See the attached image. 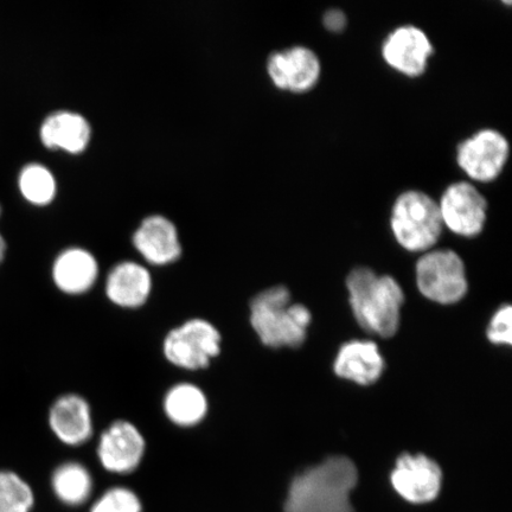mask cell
Returning <instances> with one entry per match:
<instances>
[{"label":"cell","instance_id":"obj_1","mask_svg":"<svg viewBox=\"0 0 512 512\" xmlns=\"http://www.w3.org/2000/svg\"><path fill=\"white\" fill-rule=\"evenodd\" d=\"M358 472L347 457H330L293 478L285 512H355L350 495Z\"/></svg>","mask_w":512,"mask_h":512},{"label":"cell","instance_id":"obj_2","mask_svg":"<svg viewBox=\"0 0 512 512\" xmlns=\"http://www.w3.org/2000/svg\"><path fill=\"white\" fill-rule=\"evenodd\" d=\"M350 304L364 330L384 338L398 331L403 291L389 275H377L369 268H356L349 274Z\"/></svg>","mask_w":512,"mask_h":512},{"label":"cell","instance_id":"obj_3","mask_svg":"<svg viewBox=\"0 0 512 512\" xmlns=\"http://www.w3.org/2000/svg\"><path fill=\"white\" fill-rule=\"evenodd\" d=\"M310 323L311 312L304 305L292 304L284 286L268 288L252 300L251 324L266 347H299Z\"/></svg>","mask_w":512,"mask_h":512},{"label":"cell","instance_id":"obj_4","mask_svg":"<svg viewBox=\"0 0 512 512\" xmlns=\"http://www.w3.org/2000/svg\"><path fill=\"white\" fill-rule=\"evenodd\" d=\"M390 226L396 241L411 252H424L438 242L443 221L438 203L422 191L403 192L394 203Z\"/></svg>","mask_w":512,"mask_h":512},{"label":"cell","instance_id":"obj_5","mask_svg":"<svg viewBox=\"0 0 512 512\" xmlns=\"http://www.w3.org/2000/svg\"><path fill=\"white\" fill-rule=\"evenodd\" d=\"M222 336L209 320L192 318L169 331L163 342V354L172 366L197 371L207 369L220 355Z\"/></svg>","mask_w":512,"mask_h":512},{"label":"cell","instance_id":"obj_6","mask_svg":"<svg viewBox=\"0 0 512 512\" xmlns=\"http://www.w3.org/2000/svg\"><path fill=\"white\" fill-rule=\"evenodd\" d=\"M416 283L432 302L456 304L467 291L464 262L453 251L427 253L416 264Z\"/></svg>","mask_w":512,"mask_h":512},{"label":"cell","instance_id":"obj_7","mask_svg":"<svg viewBox=\"0 0 512 512\" xmlns=\"http://www.w3.org/2000/svg\"><path fill=\"white\" fill-rule=\"evenodd\" d=\"M510 145L501 132L482 130L458 146L457 162L473 181L492 182L502 174Z\"/></svg>","mask_w":512,"mask_h":512},{"label":"cell","instance_id":"obj_8","mask_svg":"<svg viewBox=\"0 0 512 512\" xmlns=\"http://www.w3.org/2000/svg\"><path fill=\"white\" fill-rule=\"evenodd\" d=\"M441 221L454 234L473 238L483 232L488 217V202L467 182L453 183L438 203Z\"/></svg>","mask_w":512,"mask_h":512},{"label":"cell","instance_id":"obj_9","mask_svg":"<svg viewBox=\"0 0 512 512\" xmlns=\"http://www.w3.org/2000/svg\"><path fill=\"white\" fill-rule=\"evenodd\" d=\"M146 440L131 421L117 420L101 433L98 443L99 462L114 475H130L142 464Z\"/></svg>","mask_w":512,"mask_h":512},{"label":"cell","instance_id":"obj_10","mask_svg":"<svg viewBox=\"0 0 512 512\" xmlns=\"http://www.w3.org/2000/svg\"><path fill=\"white\" fill-rule=\"evenodd\" d=\"M393 488L408 503L426 504L438 497L443 472L424 454H402L390 475Z\"/></svg>","mask_w":512,"mask_h":512},{"label":"cell","instance_id":"obj_11","mask_svg":"<svg viewBox=\"0 0 512 512\" xmlns=\"http://www.w3.org/2000/svg\"><path fill=\"white\" fill-rule=\"evenodd\" d=\"M267 73L275 87L287 92L305 93L317 85L322 64L315 51L306 47H292L270 56Z\"/></svg>","mask_w":512,"mask_h":512},{"label":"cell","instance_id":"obj_12","mask_svg":"<svg viewBox=\"0 0 512 512\" xmlns=\"http://www.w3.org/2000/svg\"><path fill=\"white\" fill-rule=\"evenodd\" d=\"M432 54L430 38L413 25L396 28L382 44L384 61L409 78H418L426 72Z\"/></svg>","mask_w":512,"mask_h":512},{"label":"cell","instance_id":"obj_13","mask_svg":"<svg viewBox=\"0 0 512 512\" xmlns=\"http://www.w3.org/2000/svg\"><path fill=\"white\" fill-rule=\"evenodd\" d=\"M48 422L51 432L64 445L79 447L93 437L92 408L79 394L57 398L49 409Z\"/></svg>","mask_w":512,"mask_h":512},{"label":"cell","instance_id":"obj_14","mask_svg":"<svg viewBox=\"0 0 512 512\" xmlns=\"http://www.w3.org/2000/svg\"><path fill=\"white\" fill-rule=\"evenodd\" d=\"M133 245L145 261L153 266L174 264L182 255L174 223L162 215L147 217L133 235Z\"/></svg>","mask_w":512,"mask_h":512},{"label":"cell","instance_id":"obj_15","mask_svg":"<svg viewBox=\"0 0 512 512\" xmlns=\"http://www.w3.org/2000/svg\"><path fill=\"white\" fill-rule=\"evenodd\" d=\"M152 288V275L145 266L134 261H123L108 273L105 292L113 305L136 310L150 299Z\"/></svg>","mask_w":512,"mask_h":512},{"label":"cell","instance_id":"obj_16","mask_svg":"<svg viewBox=\"0 0 512 512\" xmlns=\"http://www.w3.org/2000/svg\"><path fill=\"white\" fill-rule=\"evenodd\" d=\"M99 273L95 256L87 249L73 247L57 255L51 277L57 290L67 296H82L92 290Z\"/></svg>","mask_w":512,"mask_h":512},{"label":"cell","instance_id":"obj_17","mask_svg":"<svg viewBox=\"0 0 512 512\" xmlns=\"http://www.w3.org/2000/svg\"><path fill=\"white\" fill-rule=\"evenodd\" d=\"M41 140L48 149L68 153H81L91 142L92 130L87 119L79 113L60 111L50 114L43 121Z\"/></svg>","mask_w":512,"mask_h":512},{"label":"cell","instance_id":"obj_18","mask_svg":"<svg viewBox=\"0 0 512 512\" xmlns=\"http://www.w3.org/2000/svg\"><path fill=\"white\" fill-rule=\"evenodd\" d=\"M334 368L342 379L369 386L380 379L384 360L375 343L352 341L339 350Z\"/></svg>","mask_w":512,"mask_h":512},{"label":"cell","instance_id":"obj_19","mask_svg":"<svg viewBox=\"0 0 512 512\" xmlns=\"http://www.w3.org/2000/svg\"><path fill=\"white\" fill-rule=\"evenodd\" d=\"M163 411L171 424L183 428L195 427L207 418L209 401L206 393L196 384L177 383L166 392Z\"/></svg>","mask_w":512,"mask_h":512},{"label":"cell","instance_id":"obj_20","mask_svg":"<svg viewBox=\"0 0 512 512\" xmlns=\"http://www.w3.org/2000/svg\"><path fill=\"white\" fill-rule=\"evenodd\" d=\"M51 488L60 502L78 507L91 497L93 478L86 466L67 462L56 467L51 477Z\"/></svg>","mask_w":512,"mask_h":512},{"label":"cell","instance_id":"obj_21","mask_svg":"<svg viewBox=\"0 0 512 512\" xmlns=\"http://www.w3.org/2000/svg\"><path fill=\"white\" fill-rule=\"evenodd\" d=\"M19 190L25 200L35 206H47L56 196V181L50 170L41 164L32 163L19 175Z\"/></svg>","mask_w":512,"mask_h":512},{"label":"cell","instance_id":"obj_22","mask_svg":"<svg viewBox=\"0 0 512 512\" xmlns=\"http://www.w3.org/2000/svg\"><path fill=\"white\" fill-rule=\"evenodd\" d=\"M35 495L27 480L10 470H0V512H31Z\"/></svg>","mask_w":512,"mask_h":512},{"label":"cell","instance_id":"obj_23","mask_svg":"<svg viewBox=\"0 0 512 512\" xmlns=\"http://www.w3.org/2000/svg\"><path fill=\"white\" fill-rule=\"evenodd\" d=\"M91 512H143V505L136 492L118 486L104 492Z\"/></svg>","mask_w":512,"mask_h":512},{"label":"cell","instance_id":"obj_24","mask_svg":"<svg viewBox=\"0 0 512 512\" xmlns=\"http://www.w3.org/2000/svg\"><path fill=\"white\" fill-rule=\"evenodd\" d=\"M512 310L510 305L499 307L492 317L489 328L488 338L490 342L499 345H510L512 338Z\"/></svg>","mask_w":512,"mask_h":512},{"label":"cell","instance_id":"obj_25","mask_svg":"<svg viewBox=\"0 0 512 512\" xmlns=\"http://www.w3.org/2000/svg\"><path fill=\"white\" fill-rule=\"evenodd\" d=\"M324 25L331 31H342L345 25H347V17H345L344 12L341 10H330L324 16Z\"/></svg>","mask_w":512,"mask_h":512},{"label":"cell","instance_id":"obj_26","mask_svg":"<svg viewBox=\"0 0 512 512\" xmlns=\"http://www.w3.org/2000/svg\"><path fill=\"white\" fill-rule=\"evenodd\" d=\"M6 251H8V245H6V241L3 238V235L0 234V265L3 264V261L6 256Z\"/></svg>","mask_w":512,"mask_h":512},{"label":"cell","instance_id":"obj_27","mask_svg":"<svg viewBox=\"0 0 512 512\" xmlns=\"http://www.w3.org/2000/svg\"><path fill=\"white\" fill-rule=\"evenodd\" d=\"M0 215H2V206H0Z\"/></svg>","mask_w":512,"mask_h":512}]
</instances>
